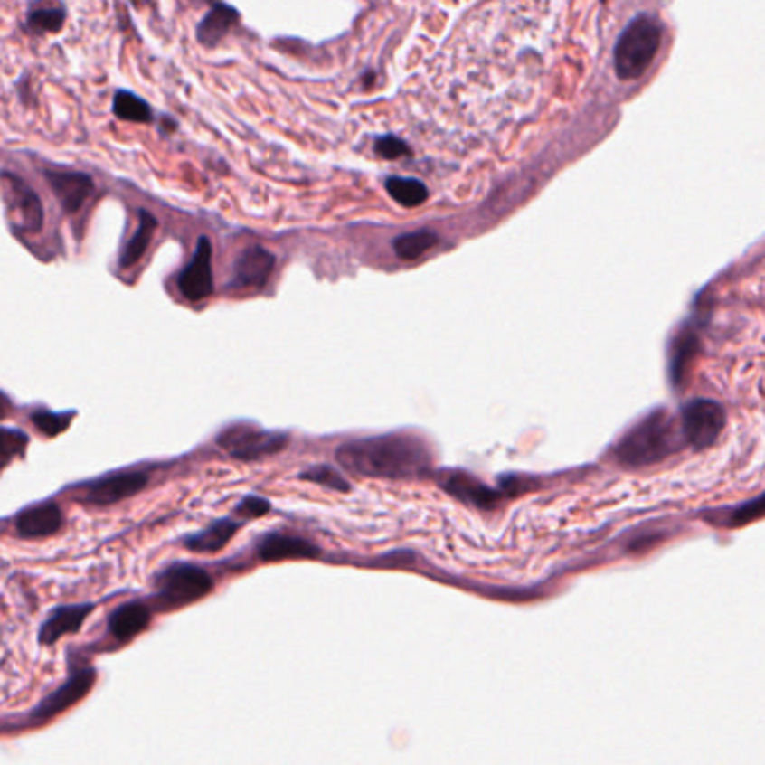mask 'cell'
Returning a JSON list of instances; mask_svg holds the SVG:
<instances>
[{"label": "cell", "instance_id": "6da1fadb", "mask_svg": "<svg viewBox=\"0 0 765 765\" xmlns=\"http://www.w3.org/2000/svg\"><path fill=\"white\" fill-rule=\"evenodd\" d=\"M339 463L353 474L373 478H411L429 465L422 440L411 436H377L354 440L337 451Z\"/></svg>", "mask_w": 765, "mask_h": 765}, {"label": "cell", "instance_id": "7a4b0ae2", "mask_svg": "<svg viewBox=\"0 0 765 765\" xmlns=\"http://www.w3.org/2000/svg\"><path fill=\"white\" fill-rule=\"evenodd\" d=\"M680 438L687 442L683 422L675 424L674 418L662 411L653 413L622 438L618 445V460L631 468L656 463L678 449Z\"/></svg>", "mask_w": 765, "mask_h": 765}, {"label": "cell", "instance_id": "3957f363", "mask_svg": "<svg viewBox=\"0 0 765 765\" xmlns=\"http://www.w3.org/2000/svg\"><path fill=\"white\" fill-rule=\"evenodd\" d=\"M662 27L653 16H638L619 36L613 52L615 74L622 81H633L647 72L660 50Z\"/></svg>", "mask_w": 765, "mask_h": 765}, {"label": "cell", "instance_id": "277c9868", "mask_svg": "<svg viewBox=\"0 0 765 765\" xmlns=\"http://www.w3.org/2000/svg\"><path fill=\"white\" fill-rule=\"evenodd\" d=\"M213 589V581L203 568L191 566V563H175L169 566L157 580V600L165 609H175V606H186L191 601L200 600Z\"/></svg>", "mask_w": 765, "mask_h": 765}, {"label": "cell", "instance_id": "5b68a950", "mask_svg": "<svg viewBox=\"0 0 765 765\" xmlns=\"http://www.w3.org/2000/svg\"><path fill=\"white\" fill-rule=\"evenodd\" d=\"M218 445L230 451L234 458L259 460L281 451L288 445V438L283 433H269L256 427H247V424H236L221 433Z\"/></svg>", "mask_w": 765, "mask_h": 765}, {"label": "cell", "instance_id": "8992f818", "mask_svg": "<svg viewBox=\"0 0 765 765\" xmlns=\"http://www.w3.org/2000/svg\"><path fill=\"white\" fill-rule=\"evenodd\" d=\"M680 422H683V431L689 445L703 449V447L712 445L718 438V433L722 431L725 413H722V409L716 402L696 400V402L685 407Z\"/></svg>", "mask_w": 765, "mask_h": 765}, {"label": "cell", "instance_id": "52a82bcc", "mask_svg": "<svg viewBox=\"0 0 765 765\" xmlns=\"http://www.w3.org/2000/svg\"><path fill=\"white\" fill-rule=\"evenodd\" d=\"M146 483V471H115V474L104 476V478L95 480V483L83 485L81 496L79 498H83V501L88 503H95V505H110V503H118L121 498H128L133 496V494H137Z\"/></svg>", "mask_w": 765, "mask_h": 765}, {"label": "cell", "instance_id": "ba28073f", "mask_svg": "<svg viewBox=\"0 0 765 765\" xmlns=\"http://www.w3.org/2000/svg\"><path fill=\"white\" fill-rule=\"evenodd\" d=\"M177 288L186 301H203L213 292V272H212V242L209 238H200L184 269L177 277Z\"/></svg>", "mask_w": 765, "mask_h": 765}, {"label": "cell", "instance_id": "9c48e42d", "mask_svg": "<svg viewBox=\"0 0 765 765\" xmlns=\"http://www.w3.org/2000/svg\"><path fill=\"white\" fill-rule=\"evenodd\" d=\"M92 685H95V669L79 671V674H74L72 678L63 685V687L57 689L52 696L45 698V701L41 703L34 712H32V721L43 722L48 721V718L59 716L61 712H65V709L72 707L74 703L81 701V698L90 692Z\"/></svg>", "mask_w": 765, "mask_h": 765}, {"label": "cell", "instance_id": "30bf717a", "mask_svg": "<svg viewBox=\"0 0 765 765\" xmlns=\"http://www.w3.org/2000/svg\"><path fill=\"white\" fill-rule=\"evenodd\" d=\"M274 265H277V259H274L272 251H268L265 247L254 245L247 247L241 256H238L234 265V279H231V288H251V290H259L268 283L269 274L274 272Z\"/></svg>", "mask_w": 765, "mask_h": 765}, {"label": "cell", "instance_id": "8fae6325", "mask_svg": "<svg viewBox=\"0 0 765 765\" xmlns=\"http://www.w3.org/2000/svg\"><path fill=\"white\" fill-rule=\"evenodd\" d=\"M5 194H7V204L16 209L18 225L25 231H39L43 227V204L39 195L30 189L16 175L5 174Z\"/></svg>", "mask_w": 765, "mask_h": 765}, {"label": "cell", "instance_id": "7c38bea8", "mask_svg": "<svg viewBox=\"0 0 765 765\" xmlns=\"http://www.w3.org/2000/svg\"><path fill=\"white\" fill-rule=\"evenodd\" d=\"M48 182L65 213H77L95 191V182L79 171H48Z\"/></svg>", "mask_w": 765, "mask_h": 765}, {"label": "cell", "instance_id": "4fadbf2b", "mask_svg": "<svg viewBox=\"0 0 765 765\" xmlns=\"http://www.w3.org/2000/svg\"><path fill=\"white\" fill-rule=\"evenodd\" d=\"M259 557L263 562H281V559H316L319 548L298 536L274 532L259 543Z\"/></svg>", "mask_w": 765, "mask_h": 765}, {"label": "cell", "instance_id": "5bb4252c", "mask_svg": "<svg viewBox=\"0 0 765 765\" xmlns=\"http://www.w3.org/2000/svg\"><path fill=\"white\" fill-rule=\"evenodd\" d=\"M61 525H63V516L54 503L27 507L16 516V530L23 536H48L59 532Z\"/></svg>", "mask_w": 765, "mask_h": 765}, {"label": "cell", "instance_id": "9a60e30c", "mask_svg": "<svg viewBox=\"0 0 765 765\" xmlns=\"http://www.w3.org/2000/svg\"><path fill=\"white\" fill-rule=\"evenodd\" d=\"M92 610V604H81V606H61V609L54 610L48 619L41 627V645H54L61 636L65 633H74L81 628L86 615Z\"/></svg>", "mask_w": 765, "mask_h": 765}, {"label": "cell", "instance_id": "2e32d148", "mask_svg": "<svg viewBox=\"0 0 765 765\" xmlns=\"http://www.w3.org/2000/svg\"><path fill=\"white\" fill-rule=\"evenodd\" d=\"M241 14L238 9L231 7L227 3H213V7L209 9L207 16L200 21L198 30H195V36L203 45H216L225 39L227 32L236 25Z\"/></svg>", "mask_w": 765, "mask_h": 765}, {"label": "cell", "instance_id": "e0dca14e", "mask_svg": "<svg viewBox=\"0 0 765 765\" xmlns=\"http://www.w3.org/2000/svg\"><path fill=\"white\" fill-rule=\"evenodd\" d=\"M151 622V610L142 601H130V604H121L119 609L113 610L109 619V628L115 638L121 642L130 640L137 636L139 631L148 627Z\"/></svg>", "mask_w": 765, "mask_h": 765}, {"label": "cell", "instance_id": "ac0fdd59", "mask_svg": "<svg viewBox=\"0 0 765 765\" xmlns=\"http://www.w3.org/2000/svg\"><path fill=\"white\" fill-rule=\"evenodd\" d=\"M442 487L447 492H451L454 496H458L460 501H468L471 505H492L496 501V494L492 489L485 487L483 483H478L476 478H471L468 474H460V471H451V474H445L440 478Z\"/></svg>", "mask_w": 765, "mask_h": 765}, {"label": "cell", "instance_id": "d6986e66", "mask_svg": "<svg viewBox=\"0 0 765 765\" xmlns=\"http://www.w3.org/2000/svg\"><path fill=\"white\" fill-rule=\"evenodd\" d=\"M157 230V221L151 216L148 212H139V225L137 230H135L133 238H130L128 242L124 245V250H121V256H119V268H133L135 263H137L139 259H142L144 254H146L148 245H151L153 241V234H156Z\"/></svg>", "mask_w": 765, "mask_h": 765}, {"label": "cell", "instance_id": "ffe728a7", "mask_svg": "<svg viewBox=\"0 0 765 765\" xmlns=\"http://www.w3.org/2000/svg\"><path fill=\"white\" fill-rule=\"evenodd\" d=\"M238 524L231 519L218 521V524L209 525L204 532H198L195 536L186 539V548L194 550V552H218L222 545H227V541L236 534Z\"/></svg>", "mask_w": 765, "mask_h": 765}, {"label": "cell", "instance_id": "44dd1931", "mask_svg": "<svg viewBox=\"0 0 765 765\" xmlns=\"http://www.w3.org/2000/svg\"><path fill=\"white\" fill-rule=\"evenodd\" d=\"M386 191L402 207H418L429 198V189L424 186V182L415 180V177H386Z\"/></svg>", "mask_w": 765, "mask_h": 765}, {"label": "cell", "instance_id": "7402d4cb", "mask_svg": "<svg viewBox=\"0 0 765 765\" xmlns=\"http://www.w3.org/2000/svg\"><path fill=\"white\" fill-rule=\"evenodd\" d=\"M436 245H438V236L429 230L409 231V234L398 236L393 241L395 254H398L402 260L420 259L424 251H429L431 247H436Z\"/></svg>", "mask_w": 765, "mask_h": 765}, {"label": "cell", "instance_id": "603a6c76", "mask_svg": "<svg viewBox=\"0 0 765 765\" xmlns=\"http://www.w3.org/2000/svg\"><path fill=\"white\" fill-rule=\"evenodd\" d=\"M115 115L124 121H135V124H151L153 121V110L142 97L133 95L128 90H119L115 95L113 101Z\"/></svg>", "mask_w": 765, "mask_h": 765}, {"label": "cell", "instance_id": "cb8c5ba5", "mask_svg": "<svg viewBox=\"0 0 765 765\" xmlns=\"http://www.w3.org/2000/svg\"><path fill=\"white\" fill-rule=\"evenodd\" d=\"M65 23V9L61 5H39L27 14V25L39 34H52L59 32Z\"/></svg>", "mask_w": 765, "mask_h": 765}, {"label": "cell", "instance_id": "d4e9b609", "mask_svg": "<svg viewBox=\"0 0 765 765\" xmlns=\"http://www.w3.org/2000/svg\"><path fill=\"white\" fill-rule=\"evenodd\" d=\"M694 351H696V337H694V333H685L683 337L675 342L674 359H671V380H675L678 384L680 380H683L685 371H687Z\"/></svg>", "mask_w": 765, "mask_h": 765}, {"label": "cell", "instance_id": "484cf974", "mask_svg": "<svg viewBox=\"0 0 765 765\" xmlns=\"http://www.w3.org/2000/svg\"><path fill=\"white\" fill-rule=\"evenodd\" d=\"M301 478L310 480V483H316V485H324V487L335 489V492H348V489H351V485L346 483V478H344L339 471L328 468V465H316V468L306 469L301 474Z\"/></svg>", "mask_w": 765, "mask_h": 765}, {"label": "cell", "instance_id": "4316f807", "mask_svg": "<svg viewBox=\"0 0 765 765\" xmlns=\"http://www.w3.org/2000/svg\"><path fill=\"white\" fill-rule=\"evenodd\" d=\"M375 153L384 160H398V157H404L411 153V148L407 146V142H402L395 135H382V137L375 139Z\"/></svg>", "mask_w": 765, "mask_h": 765}, {"label": "cell", "instance_id": "83f0119b", "mask_svg": "<svg viewBox=\"0 0 765 765\" xmlns=\"http://www.w3.org/2000/svg\"><path fill=\"white\" fill-rule=\"evenodd\" d=\"M70 420H72V415L65 413V415H54V413H48V411H41L34 415V424L41 429V431L45 433V436H57V433L63 431V429H68Z\"/></svg>", "mask_w": 765, "mask_h": 765}, {"label": "cell", "instance_id": "f1b7e54d", "mask_svg": "<svg viewBox=\"0 0 765 765\" xmlns=\"http://www.w3.org/2000/svg\"><path fill=\"white\" fill-rule=\"evenodd\" d=\"M269 507H272V505H269V501H265V498L247 496V498H242L241 503H238L236 515L242 516V519H259V516L268 515Z\"/></svg>", "mask_w": 765, "mask_h": 765}, {"label": "cell", "instance_id": "f546056e", "mask_svg": "<svg viewBox=\"0 0 765 765\" xmlns=\"http://www.w3.org/2000/svg\"><path fill=\"white\" fill-rule=\"evenodd\" d=\"M27 445V436L21 431H12V429H5L3 431V460L5 463H9V458H12L14 454H18V451L25 449Z\"/></svg>", "mask_w": 765, "mask_h": 765}, {"label": "cell", "instance_id": "4dcf8cb0", "mask_svg": "<svg viewBox=\"0 0 765 765\" xmlns=\"http://www.w3.org/2000/svg\"><path fill=\"white\" fill-rule=\"evenodd\" d=\"M759 516H765V496L759 498V501L750 503V505L741 507L734 516V524H750V521L759 519Z\"/></svg>", "mask_w": 765, "mask_h": 765}, {"label": "cell", "instance_id": "1f68e13d", "mask_svg": "<svg viewBox=\"0 0 765 765\" xmlns=\"http://www.w3.org/2000/svg\"><path fill=\"white\" fill-rule=\"evenodd\" d=\"M130 3H133V5H139V3H142V0H130Z\"/></svg>", "mask_w": 765, "mask_h": 765}]
</instances>
